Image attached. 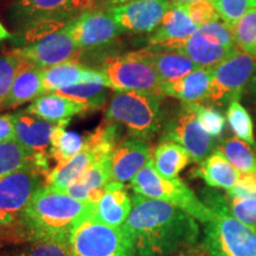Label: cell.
<instances>
[{
  "mask_svg": "<svg viewBox=\"0 0 256 256\" xmlns=\"http://www.w3.org/2000/svg\"><path fill=\"white\" fill-rule=\"evenodd\" d=\"M136 256H170L196 244L197 220L164 200L134 192L132 210L124 224Z\"/></svg>",
  "mask_w": 256,
  "mask_h": 256,
  "instance_id": "6da1fadb",
  "label": "cell"
},
{
  "mask_svg": "<svg viewBox=\"0 0 256 256\" xmlns=\"http://www.w3.org/2000/svg\"><path fill=\"white\" fill-rule=\"evenodd\" d=\"M94 203H84L44 185L20 212L28 243L43 240L69 241L82 220L92 218Z\"/></svg>",
  "mask_w": 256,
  "mask_h": 256,
  "instance_id": "7a4b0ae2",
  "label": "cell"
},
{
  "mask_svg": "<svg viewBox=\"0 0 256 256\" xmlns=\"http://www.w3.org/2000/svg\"><path fill=\"white\" fill-rule=\"evenodd\" d=\"M162 96L140 92H116L106 110V120L122 124L130 136L152 139L162 121Z\"/></svg>",
  "mask_w": 256,
  "mask_h": 256,
  "instance_id": "3957f363",
  "label": "cell"
},
{
  "mask_svg": "<svg viewBox=\"0 0 256 256\" xmlns=\"http://www.w3.org/2000/svg\"><path fill=\"white\" fill-rule=\"evenodd\" d=\"M130 185L136 194L172 204L202 223H209L216 217L183 180L162 177L154 168L152 159L133 178Z\"/></svg>",
  "mask_w": 256,
  "mask_h": 256,
  "instance_id": "277c9868",
  "label": "cell"
},
{
  "mask_svg": "<svg viewBox=\"0 0 256 256\" xmlns=\"http://www.w3.org/2000/svg\"><path fill=\"white\" fill-rule=\"evenodd\" d=\"M72 256H136L130 234L124 226H112L86 218L69 238Z\"/></svg>",
  "mask_w": 256,
  "mask_h": 256,
  "instance_id": "5b68a950",
  "label": "cell"
},
{
  "mask_svg": "<svg viewBox=\"0 0 256 256\" xmlns=\"http://www.w3.org/2000/svg\"><path fill=\"white\" fill-rule=\"evenodd\" d=\"M100 72L104 74L107 87L115 92H140L164 96L162 82L145 49L107 58Z\"/></svg>",
  "mask_w": 256,
  "mask_h": 256,
  "instance_id": "8992f818",
  "label": "cell"
},
{
  "mask_svg": "<svg viewBox=\"0 0 256 256\" xmlns=\"http://www.w3.org/2000/svg\"><path fill=\"white\" fill-rule=\"evenodd\" d=\"M214 212L215 218L206 223L208 252L211 256H256V226L230 215L228 206Z\"/></svg>",
  "mask_w": 256,
  "mask_h": 256,
  "instance_id": "52a82bcc",
  "label": "cell"
},
{
  "mask_svg": "<svg viewBox=\"0 0 256 256\" xmlns=\"http://www.w3.org/2000/svg\"><path fill=\"white\" fill-rule=\"evenodd\" d=\"M255 74V57L240 50L236 51L212 69V78L206 102L211 107H223L240 100Z\"/></svg>",
  "mask_w": 256,
  "mask_h": 256,
  "instance_id": "ba28073f",
  "label": "cell"
},
{
  "mask_svg": "<svg viewBox=\"0 0 256 256\" xmlns=\"http://www.w3.org/2000/svg\"><path fill=\"white\" fill-rule=\"evenodd\" d=\"M162 142H174L190 153L194 162H203L215 151L216 139L202 127L191 106H184L166 124Z\"/></svg>",
  "mask_w": 256,
  "mask_h": 256,
  "instance_id": "9c48e42d",
  "label": "cell"
},
{
  "mask_svg": "<svg viewBox=\"0 0 256 256\" xmlns=\"http://www.w3.org/2000/svg\"><path fill=\"white\" fill-rule=\"evenodd\" d=\"M80 50H94L110 46L124 34L107 11L83 12L64 28Z\"/></svg>",
  "mask_w": 256,
  "mask_h": 256,
  "instance_id": "30bf717a",
  "label": "cell"
},
{
  "mask_svg": "<svg viewBox=\"0 0 256 256\" xmlns=\"http://www.w3.org/2000/svg\"><path fill=\"white\" fill-rule=\"evenodd\" d=\"M95 10L96 0H17L12 6L14 19L24 26L46 19L70 22Z\"/></svg>",
  "mask_w": 256,
  "mask_h": 256,
  "instance_id": "8fae6325",
  "label": "cell"
},
{
  "mask_svg": "<svg viewBox=\"0 0 256 256\" xmlns=\"http://www.w3.org/2000/svg\"><path fill=\"white\" fill-rule=\"evenodd\" d=\"M170 8V0H132L107 12L122 32L150 34L158 28Z\"/></svg>",
  "mask_w": 256,
  "mask_h": 256,
  "instance_id": "7c38bea8",
  "label": "cell"
},
{
  "mask_svg": "<svg viewBox=\"0 0 256 256\" xmlns=\"http://www.w3.org/2000/svg\"><path fill=\"white\" fill-rule=\"evenodd\" d=\"M80 51L70 34L62 28L34 43L14 49L11 52L37 68L46 69L75 60Z\"/></svg>",
  "mask_w": 256,
  "mask_h": 256,
  "instance_id": "4fadbf2b",
  "label": "cell"
},
{
  "mask_svg": "<svg viewBox=\"0 0 256 256\" xmlns=\"http://www.w3.org/2000/svg\"><path fill=\"white\" fill-rule=\"evenodd\" d=\"M46 185V176L34 168H25L0 178V210L20 214Z\"/></svg>",
  "mask_w": 256,
  "mask_h": 256,
  "instance_id": "5bb4252c",
  "label": "cell"
},
{
  "mask_svg": "<svg viewBox=\"0 0 256 256\" xmlns=\"http://www.w3.org/2000/svg\"><path fill=\"white\" fill-rule=\"evenodd\" d=\"M152 150L147 140L130 136L115 146L110 154L112 180L119 183L132 182L152 159Z\"/></svg>",
  "mask_w": 256,
  "mask_h": 256,
  "instance_id": "9a60e30c",
  "label": "cell"
},
{
  "mask_svg": "<svg viewBox=\"0 0 256 256\" xmlns=\"http://www.w3.org/2000/svg\"><path fill=\"white\" fill-rule=\"evenodd\" d=\"M197 30L198 26L185 11L183 4L171 2L162 23L150 37L148 44L158 49L179 51Z\"/></svg>",
  "mask_w": 256,
  "mask_h": 256,
  "instance_id": "2e32d148",
  "label": "cell"
},
{
  "mask_svg": "<svg viewBox=\"0 0 256 256\" xmlns=\"http://www.w3.org/2000/svg\"><path fill=\"white\" fill-rule=\"evenodd\" d=\"M42 83L44 94L81 83H104L107 86L104 74L83 66L76 60L42 69Z\"/></svg>",
  "mask_w": 256,
  "mask_h": 256,
  "instance_id": "e0dca14e",
  "label": "cell"
},
{
  "mask_svg": "<svg viewBox=\"0 0 256 256\" xmlns=\"http://www.w3.org/2000/svg\"><path fill=\"white\" fill-rule=\"evenodd\" d=\"M14 139L34 156H49L51 136L56 124L26 112L14 114Z\"/></svg>",
  "mask_w": 256,
  "mask_h": 256,
  "instance_id": "ac0fdd59",
  "label": "cell"
},
{
  "mask_svg": "<svg viewBox=\"0 0 256 256\" xmlns=\"http://www.w3.org/2000/svg\"><path fill=\"white\" fill-rule=\"evenodd\" d=\"M132 210V197H130L124 183L113 182L104 188V194L94 204L92 217L98 222L112 226H122Z\"/></svg>",
  "mask_w": 256,
  "mask_h": 256,
  "instance_id": "d6986e66",
  "label": "cell"
},
{
  "mask_svg": "<svg viewBox=\"0 0 256 256\" xmlns=\"http://www.w3.org/2000/svg\"><path fill=\"white\" fill-rule=\"evenodd\" d=\"M25 112L38 119L58 124L70 121L72 116L82 115L90 110L83 102L72 100L54 92L43 94L32 101Z\"/></svg>",
  "mask_w": 256,
  "mask_h": 256,
  "instance_id": "ffe728a7",
  "label": "cell"
},
{
  "mask_svg": "<svg viewBox=\"0 0 256 256\" xmlns=\"http://www.w3.org/2000/svg\"><path fill=\"white\" fill-rule=\"evenodd\" d=\"M145 50L162 82V86L177 82L188 74L200 68L190 57L180 51L158 49L154 46H148Z\"/></svg>",
  "mask_w": 256,
  "mask_h": 256,
  "instance_id": "44dd1931",
  "label": "cell"
},
{
  "mask_svg": "<svg viewBox=\"0 0 256 256\" xmlns=\"http://www.w3.org/2000/svg\"><path fill=\"white\" fill-rule=\"evenodd\" d=\"M211 78L212 69L198 68L177 82L162 86V92L177 98L184 106L202 104L206 100Z\"/></svg>",
  "mask_w": 256,
  "mask_h": 256,
  "instance_id": "7402d4cb",
  "label": "cell"
},
{
  "mask_svg": "<svg viewBox=\"0 0 256 256\" xmlns=\"http://www.w3.org/2000/svg\"><path fill=\"white\" fill-rule=\"evenodd\" d=\"M43 94L42 69L23 60L8 98L0 104V110H14L26 102L34 101Z\"/></svg>",
  "mask_w": 256,
  "mask_h": 256,
  "instance_id": "603a6c76",
  "label": "cell"
},
{
  "mask_svg": "<svg viewBox=\"0 0 256 256\" xmlns=\"http://www.w3.org/2000/svg\"><path fill=\"white\" fill-rule=\"evenodd\" d=\"M98 159H101V156L92 147L84 144V148L81 152L66 162H58L55 168L48 172L46 176V185L60 191L66 190L70 185L80 180L86 171Z\"/></svg>",
  "mask_w": 256,
  "mask_h": 256,
  "instance_id": "cb8c5ba5",
  "label": "cell"
},
{
  "mask_svg": "<svg viewBox=\"0 0 256 256\" xmlns=\"http://www.w3.org/2000/svg\"><path fill=\"white\" fill-rule=\"evenodd\" d=\"M25 168H37L46 176L49 156H34L16 139L0 142V178Z\"/></svg>",
  "mask_w": 256,
  "mask_h": 256,
  "instance_id": "d4e9b609",
  "label": "cell"
},
{
  "mask_svg": "<svg viewBox=\"0 0 256 256\" xmlns=\"http://www.w3.org/2000/svg\"><path fill=\"white\" fill-rule=\"evenodd\" d=\"M192 176L202 178L211 188H224L228 191L238 184L241 172H238L228 159L216 150L200 162L197 168L192 170Z\"/></svg>",
  "mask_w": 256,
  "mask_h": 256,
  "instance_id": "484cf974",
  "label": "cell"
},
{
  "mask_svg": "<svg viewBox=\"0 0 256 256\" xmlns=\"http://www.w3.org/2000/svg\"><path fill=\"white\" fill-rule=\"evenodd\" d=\"M180 52L190 57L200 68L214 69L223 60L229 58L238 49H230L206 40L200 31L194 32L182 48Z\"/></svg>",
  "mask_w": 256,
  "mask_h": 256,
  "instance_id": "4316f807",
  "label": "cell"
},
{
  "mask_svg": "<svg viewBox=\"0 0 256 256\" xmlns=\"http://www.w3.org/2000/svg\"><path fill=\"white\" fill-rule=\"evenodd\" d=\"M152 162L154 168L165 178H177L192 162L190 153L174 142H162L153 150Z\"/></svg>",
  "mask_w": 256,
  "mask_h": 256,
  "instance_id": "83f0119b",
  "label": "cell"
},
{
  "mask_svg": "<svg viewBox=\"0 0 256 256\" xmlns=\"http://www.w3.org/2000/svg\"><path fill=\"white\" fill-rule=\"evenodd\" d=\"M66 122L56 124L55 130L51 136L49 156L55 162H63L72 159L84 148V138L75 132L66 130Z\"/></svg>",
  "mask_w": 256,
  "mask_h": 256,
  "instance_id": "f1b7e54d",
  "label": "cell"
},
{
  "mask_svg": "<svg viewBox=\"0 0 256 256\" xmlns=\"http://www.w3.org/2000/svg\"><path fill=\"white\" fill-rule=\"evenodd\" d=\"M218 151L241 174H256V154L250 145L238 136L226 138Z\"/></svg>",
  "mask_w": 256,
  "mask_h": 256,
  "instance_id": "f546056e",
  "label": "cell"
},
{
  "mask_svg": "<svg viewBox=\"0 0 256 256\" xmlns=\"http://www.w3.org/2000/svg\"><path fill=\"white\" fill-rule=\"evenodd\" d=\"M106 87L107 86L104 83H81V84L58 89L55 92L72 100L83 102L88 106L89 110L94 112L100 110L107 100Z\"/></svg>",
  "mask_w": 256,
  "mask_h": 256,
  "instance_id": "4dcf8cb0",
  "label": "cell"
},
{
  "mask_svg": "<svg viewBox=\"0 0 256 256\" xmlns=\"http://www.w3.org/2000/svg\"><path fill=\"white\" fill-rule=\"evenodd\" d=\"M226 120H228V124L232 132L235 133V136L238 139L255 147L256 142L254 138L252 120L248 110L240 104V100L232 101L229 104L228 110H226Z\"/></svg>",
  "mask_w": 256,
  "mask_h": 256,
  "instance_id": "1f68e13d",
  "label": "cell"
},
{
  "mask_svg": "<svg viewBox=\"0 0 256 256\" xmlns=\"http://www.w3.org/2000/svg\"><path fill=\"white\" fill-rule=\"evenodd\" d=\"M236 46L256 58V8L248 11L232 28Z\"/></svg>",
  "mask_w": 256,
  "mask_h": 256,
  "instance_id": "d6a6232c",
  "label": "cell"
},
{
  "mask_svg": "<svg viewBox=\"0 0 256 256\" xmlns=\"http://www.w3.org/2000/svg\"><path fill=\"white\" fill-rule=\"evenodd\" d=\"M10 256H72L69 241L43 240L30 242V244L19 249Z\"/></svg>",
  "mask_w": 256,
  "mask_h": 256,
  "instance_id": "836d02e7",
  "label": "cell"
},
{
  "mask_svg": "<svg viewBox=\"0 0 256 256\" xmlns=\"http://www.w3.org/2000/svg\"><path fill=\"white\" fill-rule=\"evenodd\" d=\"M2 243H28L20 214L0 210V244Z\"/></svg>",
  "mask_w": 256,
  "mask_h": 256,
  "instance_id": "e575fe53",
  "label": "cell"
},
{
  "mask_svg": "<svg viewBox=\"0 0 256 256\" xmlns=\"http://www.w3.org/2000/svg\"><path fill=\"white\" fill-rule=\"evenodd\" d=\"M220 17L226 25L234 28L243 16L256 8V0H211Z\"/></svg>",
  "mask_w": 256,
  "mask_h": 256,
  "instance_id": "d590c367",
  "label": "cell"
},
{
  "mask_svg": "<svg viewBox=\"0 0 256 256\" xmlns=\"http://www.w3.org/2000/svg\"><path fill=\"white\" fill-rule=\"evenodd\" d=\"M78 182H81L82 184H84L90 190H104L106 185L112 182L110 156L96 160Z\"/></svg>",
  "mask_w": 256,
  "mask_h": 256,
  "instance_id": "8d00e7d4",
  "label": "cell"
},
{
  "mask_svg": "<svg viewBox=\"0 0 256 256\" xmlns=\"http://www.w3.org/2000/svg\"><path fill=\"white\" fill-rule=\"evenodd\" d=\"M226 206L230 215L243 223L256 226V194L243 197L226 194Z\"/></svg>",
  "mask_w": 256,
  "mask_h": 256,
  "instance_id": "74e56055",
  "label": "cell"
},
{
  "mask_svg": "<svg viewBox=\"0 0 256 256\" xmlns=\"http://www.w3.org/2000/svg\"><path fill=\"white\" fill-rule=\"evenodd\" d=\"M196 114L198 121L202 124V127L210 134L211 136L218 138L220 134L226 130V120L223 116V114L215 110L211 106L204 104H194L191 106Z\"/></svg>",
  "mask_w": 256,
  "mask_h": 256,
  "instance_id": "f35d334b",
  "label": "cell"
},
{
  "mask_svg": "<svg viewBox=\"0 0 256 256\" xmlns=\"http://www.w3.org/2000/svg\"><path fill=\"white\" fill-rule=\"evenodd\" d=\"M22 63L23 60L12 52L0 56V104L8 98Z\"/></svg>",
  "mask_w": 256,
  "mask_h": 256,
  "instance_id": "ab89813d",
  "label": "cell"
},
{
  "mask_svg": "<svg viewBox=\"0 0 256 256\" xmlns=\"http://www.w3.org/2000/svg\"><path fill=\"white\" fill-rule=\"evenodd\" d=\"M198 31L206 40L217 44V46L230 48V49H238V46H236L235 37H234L232 28L224 23L222 19L198 28Z\"/></svg>",
  "mask_w": 256,
  "mask_h": 256,
  "instance_id": "60d3db41",
  "label": "cell"
},
{
  "mask_svg": "<svg viewBox=\"0 0 256 256\" xmlns=\"http://www.w3.org/2000/svg\"><path fill=\"white\" fill-rule=\"evenodd\" d=\"M185 11L190 16L194 23L198 28L203 25L212 23V22L220 20V17L217 12L215 5L211 0H198V2H185L183 4Z\"/></svg>",
  "mask_w": 256,
  "mask_h": 256,
  "instance_id": "b9f144b4",
  "label": "cell"
},
{
  "mask_svg": "<svg viewBox=\"0 0 256 256\" xmlns=\"http://www.w3.org/2000/svg\"><path fill=\"white\" fill-rule=\"evenodd\" d=\"M14 139V114L0 115V142Z\"/></svg>",
  "mask_w": 256,
  "mask_h": 256,
  "instance_id": "7bdbcfd3",
  "label": "cell"
},
{
  "mask_svg": "<svg viewBox=\"0 0 256 256\" xmlns=\"http://www.w3.org/2000/svg\"><path fill=\"white\" fill-rule=\"evenodd\" d=\"M132 0H96V10L100 11H108V10L116 8V6L124 5Z\"/></svg>",
  "mask_w": 256,
  "mask_h": 256,
  "instance_id": "ee69618b",
  "label": "cell"
},
{
  "mask_svg": "<svg viewBox=\"0 0 256 256\" xmlns=\"http://www.w3.org/2000/svg\"><path fill=\"white\" fill-rule=\"evenodd\" d=\"M8 38H11V34L6 30V28L4 26V25L0 23V42L8 40Z\"/></svg>",
  "mask_w": 256,
  "mask_h": 256,
  "instance_id": "f6af8a7d",
  "label": "cell"
},
{
  "mask_svg": "<svg viewBox=\"0 0 256 256\" xmlns=\"http://www.w3.org/2000/svg\"><path fill=\"white\" fill-rule=\"evenodd\" d=\"M171 2H180V4H185V2H198V0H170Z\"/></svg>",
  "mask_w": 256,
  "mask_h": 256,
  "instance_id": "bcb514c9",
  "label": "cell"
}]
</instances>
